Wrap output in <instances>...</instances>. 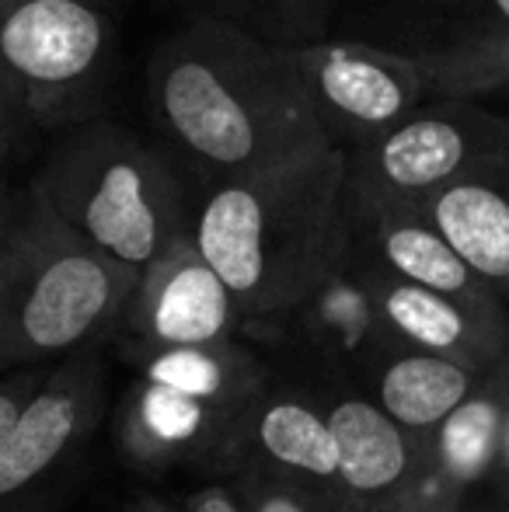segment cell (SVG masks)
<instances>
[{
    "instance_id": "obj_27",
    "label": "cell",
    "mask_w": 509,
    "mask_h": 512,
    "mask_svg": "<svg viewBox=\"0 0 509 512\" xmlns=\"http://www.w3.org/2000/svg\"><path fill=\"white\" fill-rule=\"evenodd\" d=\"M4 157H7V154H4V150H0V164H4Z\"/></svg>"
},
{
    "instance_id": "obj_3",
    "label": "cell",
    "mask_w": 509,
    "mask_h": 512,
    "mask_svg": "<svg viewBox=\"0 0 509 512\" xmlns=\"http://www.w3.org/2000/svg\"><path fill=\"white\" fill-rule=\"evenodd\" d=\"M32 192L112 262L143 272L192 234L182 168L126 126L88 119L46 157Z\"/></svg>"
},
{
    "instance_id": "obj_25",
    "label": "cell",
    "mask_w": 509,
    "mask_h": 512,
    "mask_svg": "<svg viewBox=\"0 0 509 512\" xmlns=\"http://www.w3.org/2000/svg\"><path fill=\"white\" fill-rule=\"evenodd\" d=\"M18 203H21V199H14L11 192H7L4 185H0V244H4L7 230H11L14 216H18Z\"/></svg>"
},
{
    "instance_id": "obj_10",
    "label": "cell",
    "mask_w": 509,
    "mask_h": 512,
    "mask_svg": "<svg viewBox=\"0 0 509 512\" xmlns=\"http://www.w3.org/2000/svg\"><path fill=\"white\" fill-rule=\"evenodd\" d=\"M255 408H227L140 377L119 415V439L147 464H224L245 457Z\"/></svg>"
},
{
    "instance_id": "obj_4",
    "label": "cell",
    "mask_w": 509,
    "mask_h": 512,
    "mask_svg": "<svg viewBox=\"0 0 509 512\" xmlns=\"http://www.w3.org/2000/svg\"><path fill=\"white\" fill-rule=\"evenodd\" d=\"M140 272L112 262L32 189L0 244V366H35L119 328Z\"/></svg>"
},
{
    "instance_id": "obj_2",
    "label": "cell",
    "mask_w": 509,
    "mask_h": 512,
    "mask_svg": "<svg viewBox=\"0 0 509 512\" xmlns=\"http://www.w3.org/2000/svg\"><path fill=\"white\" fill-rule=\"evenodd\" d=\"M346 171V154L325 143L196 192L192 241L245 321L300 314L346 262Z\"/></svg>"
},
{
    "instance_id": "obj_21",
    "label": "cell",
    "mask_w": 509,
    "mask_h": 512,
    "mask_svg": "<svg viewBox=\"0 0 509 512\" xmlns=\"http://www.w3.org/2000/svg\"><path fill=\"white\" fill-rule=\"evenodd\" d=\"M241 502H245V512H356L339 495L314 492V488L286 481L265 467H252Z\"/></svg>"
},
{
    "instance_id": "obj_12",
    "label": "cell",
    "mask_w": 509,
    "mask_h": 512,
    "mask_svg": "<svg viewBox=\"0 0 509 512\" xmlns=\"http://www.w3.org/2000/svg\"><path fill=\"white\" fill-rule=\"evenodd\" d=\"M328 415L339 488L356 512H398L429 467V439L405 432L370 398H342Z\"/></svg>"
},
{
    "instance_id": "obj_14",
    "label": "cell",
    "mask_w": 509,
    "mask_h": 512,
    "mask_svg": "<svg viewBox=\"0 0 509 512\" xmlns=\"http://www.w3.org/2000/svg\"><path fill=\"white\" fill-rule=\"evenodd\" d=\"M415 209L509 307V150Z\"/></svg>"
},
{
    "instance_id": "obj_18",
    "label": "cell",
    "mask_w": 509,
    "mask_h": 512,
    "mask_svg": "<svg viewBox=\"0 0 509 512\" xmlns=\"http://www.w3.org/2000/svg\"><path fill=\"white\" fill-rule=\"evenodd\" d=\"M196 18H213L272 49H297L332 39L335 0H182Z\"/></svg>"
},
{
    "instance_id": "obj_6",
    "label": "cell",
    "mask_w": 509,
    "mask_h": 512,
    "mask_svg": "<svg viewBox=\"0 0 509 512\" xmlns=\"http://www.w3.org/2000/svg\"><path fill=\"white\" fill-rule=\"evenodd\" d=\"M506 150V112L468 98H426L387 136L346 154V209L419 206Z\"/></svg>"
},
{
    "instance_id": "obj_15",
    "label": "cell",
    "mask_w": 509,
    "mask_h": 512,
    "mask_svg": "<svg viewBox=\"0 0 509 512\" xmlns=\"http://www.w3.org/2000/svg\"><path fill=\"white\" fill-rule=\"evenodd\" d=\"M255 450L258 467L325 495H339V446L328 415L297 398H265L255 405L245 432V457ZM349 502V499H346Z\"/></svg>"
},
{
    "instance_id": "obj_9",
    "label": "cell",
    "mask_w": 509,
    "mask_h": 512,
    "mask_svg": "<svg viewBox=\"0 0 509 512\" xmlns=\"http://www.w3.org/2000/svg\"><path fill=\"white\" fill-rule=\"evenodd\" d=\"M356 265H360L367 307L387 342L457 359L478 370H492L509 359V307H471L422 286L401 283L374 269L360 251H356Z\"/></svg>"
},
{
    "instance_id": "obj_22",
    "label": "cell",
    "mask_w": 509,
    "mask_h": 512,
    "mask_svg": "<svg viewBox=\"0 0 509 512\" xmlns=\"http://www.w3.org/2000/svg\"><path fill=\"white\" fill-rule=\"evenodd\" d=\"M42 380L46 377L25 370V373H14V377H7L4 384H0V443H4V436L11 432V425L18 422V415L25 411L28 401L35 398Z\"/></svg>"
},
{
    "instance_id": "obj_17",
    "label": "cell",
    "mask_w": 509,
    "mask_h": 512,
    "mask_svg": "<svg viewBox=\"0 0 509 512\" xmlns=\"http://www.w3.org/2000/svg\"><path fill=\"white\" fill-rule=\"evenodd\" d=\"M509 422V359L492 366L478 391L429 439V471L457 495L489 478L503 457Z\"/></svg>"
},
{
    "instance_id": "obj_24",
    "label": "cell",
    "mask_w": 509,
    "mask_h": 512,
    "mask_svg": "<svg viewBox=\"0 0 509 512\" xmlns=\"http://www.w3.org/2000/svg\"><path fill=\"white\" fill-rule=\"evenodd\" d=\"M25 129H28V122L21 119V112L7 102V95L0 91V150L7 154V150L14 147V140H18Z\"/></svg>"
},
{
    "instance_id": "obj_7",
    "label": "cell",
    "mask_w": 509,
    "mask_h": 512,
    "mask_svg": "<svg viewBox=\"0 0 509 512\" xmlns=\"http://www.w3.org/2000/svg\"><path fill=\"white\" fill-rule=\"evenodd\" d=\"M283 56L318 133L342 154L377 143L429 98L419 63L377 42L325 39Z\"/></svg>"
},
{
    "instance_id": "obj_5",
    "label": "cell",
    "mask_w": 509,
    "mask_h": 512,
    "mask_svg": "<svg viewBox=\"0 0 509 512\" xmlns=\"http://www.w3.org/2000/svg\"><path fill=\"white\" fill-rule=\"evenodd\" d=\"M109 60L105 0H0V91L28 126L88 122Z\"/></svg>"
},
{
    "instance_id": "obj_26",
    "label": "cell",
    "mask_w": 509,
    "mask_h": 512,
    "mask_svg": "<svg viewBox=\"0 0 509 512\" xmlns=\"http://www.w3.org/2000/svg\"><path fill=\"white\" fill-rule=\"evenodd\" d=\"M499 464L509 471V422H506V439H503V457H499Z\"/></svg>"
},
{
    "instance_id": "obj_11",
    "label": "cell",
    "mask_w": 509,
    "mask_h": 512,
    "mask_svg": "<svg viewBox=\"0 0 509 512\" xmlns=\"http://www.w3.org/2000/svg\"><path fill=\"white\" fill-rule=\"evenodd\" d=\"M102 377L95 363H70L49 373L0 443V512L32 492L95 425Z\"/></svg>"
},
{
    "instance_id": "obj_16",
    "label": "cell",
    "mask_w": 509,
    "mask_h": 512,
    "mask_svg": "<svg viewBox=\"0 0 509 512\" xmlns=\"http://www.w3.org/2000/svg\"><path fill=\"white\" fill-rule=\"evenodd\" d=\"M485 377L489 370L394 345V356L377 370L374 401L405 432L433 439V432L478 391Z\"/></svg>"
},
{
    "instance_id": "obj_8",
    "label": "cell",
    "mask_w": 509,
    "mask_h": 512,
    "mask_svg": "<svg viewBox=\"0 0 509 512\" xmlns=\"http://www.w3.org/2000/svg\"><path fill=\"white\" fill-rule=\"evenodd\" d=\"M241 321L245 314L238 300L199 255L192 234H185L140 272L119 328L129 335L136 356H147L234 342Z\"/></svg>"
},
{
    "instance_id": "obj_23",
    "label": "cell",
    "mask_w": 509,
    "mask_h": 512,
    "mask_svg": "<svg viewBox=\"0 0 509 512\" xmlns=\"http://www.w3.org/2000/svg\"><path fill=\"white\" fill-rule=\"evenodd\" d=\"M185 512H245V502L224 485H210L199 488L189 502H185Z\"/></svg>"
},
{
    "instance_id": "obj_1",
    "label": "cell",
    "mask_w": 509,
    "mask_h": 512,
    "mask_svg": "<svg viewBox=\"0 0 509 512\" xmlns=\"http://www.w3.org/2000/svg\"><path fill=\"white\" fill-rule=\"evenodd\" d=\"M147 98L168 157L203 189L325 147L283 49L224 21L192 14L157 42Z\"/></svg>"
},
{
    "instance_id": "obj_28",
    "label": "cell",
    "mask_w": 509,
    "mask_h": 512,
    "mask_svg": "<svg viewBox=\"0 0 509 512\" xmlns=\"http://www.w3.org/2000/svg\"><path fill=\"white\" fill-rule=\"evenodd\" d=\"M147 512H154V509H147Z\"/></svg>"
},
{
    "instance_id": "obj_19",
    "label": "cell",
    "mask_w": 509,
    "mask_h": 512,
    "mask_svg": "<svg viewBox=\"0 0 509 512\" xmlns=\"http://www.w3.org/2000/svg\"><path fill=\"white\" fill-rule=\"evenodd\" d=\"M405 25V39L394 49L419 60L506 35L509 0H405Z\"/></svg>"
},
{
    "instance_id": "obj_13",
    "label": "cell",
    "mask_w": 509,
    "mask_h": 512,
    "mask_svg": "<svg viewBox=\"0 0 509 512\" xmlns=\"http://www.w3.org/2000/svg\"><path fill=\"white\" fill-rule=\"evenodd\" d=\"M349 223H353L356 251L387 276L471 307L503 304L415 206L363 209L349 213Z\"/></svg>"
},
{
    "instance_id": "obj_20",
    "label": "cell",
    "mask_w": 509,
    "mask_h": 512,
    "mask_svg": "<svg viewBox=\"0 0 509 512\" xmlns=\"http://www.w3.org/2000/svg\"><path fill=\"white\" fill-rule=\"evenodd\" d=\"M415 63L422 70L429 98L485 102L489 95L509 91V32L461 49H447V53L419 56Z\"/></svg>"
}]
</instances>
